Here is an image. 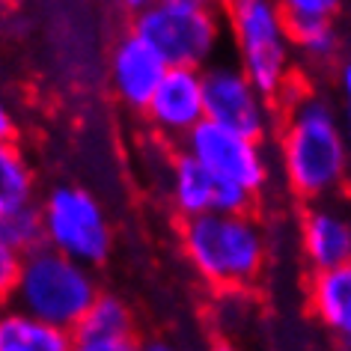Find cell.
<instances>
[{"mask_svg": "<svg viewBox=\"0 0 351 351\" xmlns=\"http://www.w3.org/2000/svg\"><path fill=\"white\" fill-rule=\"evenodd\" d=\"M351 149L346 128L328 101L301 95L289 104L280 131V167L289 191L301 199H324L346 185Z\"/></svg>", "mask_w": 351, "mask_h": 351, "instance_id": "obj_1", "label": "cell"}, {"mask_svg": "<svg viewBox=\"0 0 351 351\" xmlns=\"http://www.w3.org/2000/svg\"><path fill=\"white\" fill-rule=\"evenodd\" d=\"M182 253L217 292L250 289L268 256V241L250 212H203L182 217Z\"/></svg>", "mask_w": 351, "mask_h": 351, "instance_id": "obj_2", "label": "cell"}, {"mask_svg": "<svg viewBox=\"0 0 351 351\" xmlns=\"http://www.w3.org/2000/svg\"><path fill=\"white\" fill-rule=\"evenodd\" d=\"M99 280L90 265L72 259L69 253L51 247L45 241L21 253L12 304L57 324V328L72 330L75 322L99 298Z\"/></svg>", "mask_w": 351, "mask_h": 351, "instance_id": "obj_3", "label": "cell"}, {"mask_svg": "<svg viewBox=\"0 0 351 351\" xmlns=\"http://www.w3.org/2000/svg\"><path fill=\"white\" fill-rule=\"evenodd\" d=\"M223 10L244 75L271 101L286 99L289 84H292L295 48L277 0H226Z\"/></svg>", "mask_w": 351, "mask_h": 351, "instance_id": "obj_4", "label": "cell"}, {"mask_svg": "<svg viewBox=\"0 0 351 351\" xmlns=\"http://www.w3.org/2000/svg\"><path fill=\"white\" fill-rule=\"evenodd\" d=\"M131 30L140 33L167 66L206 69L215 63L223 42L221 12L197 0H158L131 15Z\"/></svg>", "mask_w": 351, "mask_h": 351, "instance_id": "obj_5", "label": "cell"}, {"mask_svg": "<svg viewBox=\"0 0 351 351\" xmlns=\"http://www.w3.org/2000/svg\"><path fill=\"white\" fill-rule=\"evenodd\" d=\"M45 241L90 268L108 262L113 226L101 199L81 185H57L39 199Z\"/></svg>", "mask_w": 351, "mask_h": 351, "instance_id": "obj_6", "label": "cell"}, {"mask_svg": "<svg viewBox=\"0 0 351 351\" xmlns=\"http://www.w3.org/2000/svg\"><path fill=\"white\" fill-rule=\"evenodd\" d=\"M179 146L188 155H194L203 167H208L217 179L247 188L256 197L271 179V167L265 152H262V140L232 131L215 119L197 122Z\"/></svg>", "mask_w": 351, "mask_h": 351, "instance_id": "obj_7", "label": "cell"}, {"mask_svg": "<svg viewBox=\"0 0 351 351\" xmlns=\"http://www.w3.org/2000/svg\"><path fill=\"white\" fill-rule=\"evenodd\" d=\"M206 119L241 131L250 137H265L271 128V99L244 75L241 66L208 63L203 69Z\"/></svg>", "mask_w": 351, "mask_h": 351, "instance_id": "obj_8", "label": "cell"}, {"mask_svg": "<svg viewBox=\"0 0 351 351\" xmlns=\"http://www.w3.org/2000/svg\"><path fill=\"white\" fill-rule=\"evenodd\" d=\"M167 194H170V203L179 217H194L203 212H250L256 203V194L217 179L208 167H203L182 146L167 170Z\"/></svg>", "mask_w": 351, "mask_h": 351, "instance_id": "obj_9", "label": "cell"}, {"mask_svg": "<svg viewBox=\"0 0 351 351\" xmlns=\"http://www.w3.org/2000/svg\"><path fill=\"white\" fill-rule=\"evenodd\" d=\"M143 117L149 128L167 143H182L197 122L206 119L203 69L167 66L152 99L146 101Z\"/></svg>", "mask_w": 351, "mask_h": 351, "instance_id": "obj_10", "label": "cell"}, {"mask_svg": "<svg viewBox=\"0 0 351 351\" xmlns=\"http://www.w3.org/2000/svg\"><path fill=\"white\" fill-rule=\"evenodd\" d=\"M164 72H167L164 57L140 33L128 30L113 42L108 57V84L122 108L143 113L146 101L152 99Z\"/></svg>", "mask_w": 351, "mask_h": 351, "instance_id": "obj_11", "label": "cell"}, {"mask_svg": "<svg viewBox=\"0 0 351 351\" xmlns=\"http://www.w3.org/2000/svg\"><path fill=\"white\" fill-rule=\"evenodd\" d=\"M72 348L75 351H131L137 348V324L128 304L117 295H104L90 304L81 319L75 322Z\"/></svg>", "mask_w": 351, "mask_h": 351, "instance_id": "obj_12", "label": "cell"}, {"mask_svg": "<svg viewBox=\"0 0 351 351\" xmlns=\"http://www.w3.org/2000/svg\"><path fill=\"white\" fill-rule=\"evenodd\" d=\"M301 247L313 271L351 262V221L328 206H313L301 221Z\"/></svg>", "mask_w": 351, "mask_h": 351, "instance_id": "obj_13", "label": "cell"}, {"mask_svg": "<svg viewBox=\"0 0 351 351\" xmlns=\"http://www.w3.org/2000/svg\"><path fill=\"white\" fill-rule=\"evenodd\" d=\"M310 310L330 333L346 337L351 330V262L313 271Z\"/></svg>", "mask_w": 351, "mask_h": 351, "instance_id": "obj_14", "label": "cell"}, {"mask_svg": "<svg viewBox=\"0 0 351 351\" xmlns=\"http://www.w3.org/2000/svg\"><path fill=\"white\" fill-rule=\"evenodd\" d=\"M72 333L21 306H0V351H69Z\"/></svg>", "mask_w": 351, "mask_h": 351, "instance_id": "obj_15", "label": "cell"}, {"mask_svg": "<svg viewBox=\"0 0 351 351\" xmlns=\"http://www.w3.org/2000/svg\"><path fill=\"white\" fill-rule=\"evenodd\" d=\"M36 203V173L15 137L0 140V215Z\"/></svg>", "mask_w": 351, "mask_h": 351, "instance_id": "obj_16", "label": "cell"}, {"mask_svg": "<svg viewBox=\"0 0 351 351\" xmlns=\"http://www.w3.org/2000/svg\"><path fill=\"white\" fill-rule=\"evenodd\" d=\"M286 27L292 48L301 51L306 60H330L339 51V33L333 27V19L319 15H286Z\"/></svg>", "mask_w": 351, "mask_h": 351, "instance_id": "obj_17", "label": "cell"}, {"mask_svg": "<svg viewBox=\"0 0 351 351\" xmlns=\"http://www.w3.org/2000/svg\"><path fill=\"white\" fill-rule=\"evenodd\" d=\"M0 235L12 250L27 253L39 244H45V223H42L39 203H27L21 208L0 215Z\"/></svg>", "mask_w": 351, "mask_h": 351, "instance_id": "obj_18", "label": "cell"}, {"mask_svg": "<svg viewBox=\"0 0 351 351\" xmlns=\"http://www.w3.org/2000/svg\"><path fill=\"white\" fill-rule=\"evenodd\" d=\"M19 265H21V253L12 250L10 244L0 235V306L12 304V289H15V277H19Z\"/></svg>", "mask_w": 351, "mask_h": 351, "instance_id": "obj_19", "label": "cell"}, {"mask_svg": "<svg viewBox=\"0 0 351 351\" xmlns=\"http://www.w3.org/2000/svg\"><path fill=\"white\" fill-rule=\"evenodd\" d=\"M346 0H277L283 15H319V19H333Z\"/></svg>", "mask_w": 351, "mask_h": 351, "instance_id": "obj_20", "label": "cell"}, {"mask_svg": "<svg viewBox=\"0 0 351 351\" xmlns=\"http://www.w3.org/2000/svg\"><path fill=\"white\" fill-rule=\"evenodd\" d=\"M339 86H342V117H346V137L351 143V60L339 72Z\"/></svg>", "mask_w": 351, "mask_h": 351, "instance_id": "obj_21", "label": "cell"}, {"mask_svg": "<svg viewBox=\"0 0 351 351\" xmlns=\"http://www.w3.org/2000/svg\"><path fill=\"white\" fill-rule=\"evenodd\" d=\"M15 113L10 108V101L0 95V140H6V137H15Z\"/></svg>", "mask_w": 351, "mask_h": 351, "instance_id": "obj_22", "label": "cell"}, {"mask_svg": "<svg viewBox=\"0 0 351 351\" xmlns=\"http://www.w3.org/2000/svg\"><path fill=\"white\" fill-rule=\"evenodd\" d=\"M158 0H117V6L122 12H128V15H137V12H143L149 10V6H155Z\"/></svg>", "mask_w": 351, "mask_h": 351, "instance_id": "obj_23", "label": "cell"}, {"mask_svg": "<svg viewBox=\"0 0 351 351\" xmlns=\"http://www.w3.org/2000/svg\"><path fill=\"white\" fill-rule=\"evenodd\" d=\"M197 3H206V6H215V10H221L226 0H197Z\"/></svg>", "mask_w": 351, "mask_h": 351, "instance_id": "obj_24", "label": "cell"}, {"mask_svg": "<svg viewBox=\"0 0 351 351\" xmlns=\"http://www.w3.org/2000/svg\"><path fill=\"white\" fill-rule=\"evenodd\" d=\"M339 339H342V346H346V348H351V330L346 333V337H339Z\"/></svg>", "mask_w": 351, "mask_h": 351, "instance_id": "obj_25", "label": "cell"}]
</instances>
